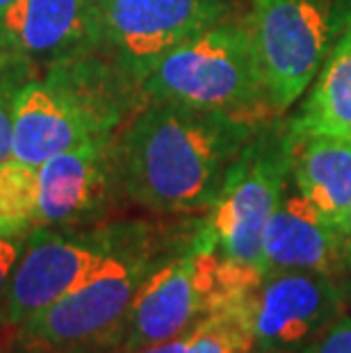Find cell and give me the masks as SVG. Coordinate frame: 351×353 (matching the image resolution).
<instances>
[{
	"mask_svg": "<svg viewBox=\"0 0 351 353\" xmlns=\"http://www.w3.org/2000/svg\"><path fill=\"white\" fill-rule=\"evenodd\" d=\"M260 123L146 101L117 132V171L123 199L155 214L208 212L230 164Z\"/></svg>",
	"mask_w": 351,
	"mask_h": 353,
	"instance_id": "cell-1",
	"label": "cell"
},
{
	"mask_svg": "<svg viewBox=\"0 0 351 353\" xmlns=\"http://www.w3.org/2000/svg\"><path fill=\"white\" fill-rule=\"evenodd\" d=\"M144 103L137 80L103 52L50 64L17 94L12 160L39 167L92 137L117 134Z\"/></svg>",
	"mask_w": 351,
	"mask_h": 353,
	"instance_id": "cell-2",
	"label": "cell"
},
{
	"mask_svg": "<svg viewBox=\"0 0 351 353\" xmlns=\"http://www.w3.org/2000/svg\"><path fill=\"white\" fill-rule=\"evenodd\" d=\"M199 226L201 221L188 235L171 237L144 223L87 281L21 326V337L73 353H114L126 314L141 285L169 255L192 242Z\"/></svg>",
	"mask_w": 351,
	"mask_h": 353,
	"instance_id": "cell-3",
	"label": "cell"
},
{
	"mask_svg": "<svg viewBox=\"0 0 351 353\" xmlns=\"http://www.w3.org/2000/svg\"><path fill=\"white\" fill-rule=\"evenodd\" d=\"M146 101L265 121L272 110L246 21L226 19L192 37L139 76Z\"/></svg>",
	"mask_w": 351,
	"mask_h": 353,
	"instance_id": "cell-4",
	"label": "cell"
},
{
	"mask_svg": "<svg viewBox=\"0 0 351 353\" xmlns=\"http://www.w3.org/2000/svg\"><path fill=\"white\" fill-rule=\"evenodd\" d=\"M263 272L223 258L203 232L146 278L126 314L114 353H135L188 333L201 319L249 294Z\"/></svg>",
	"mask_w": 351,
	"mask_h": 353,
	"instance_id": "cell-5",
	"label": "cell"
},
{
	"mask_svg": "<svg viewBox=\"0 0 351 353\" xmlns=\"http://www.w3.org/2000/svg\"><path fill=\"white\" fill-rule=\"evenodd\" d=\"M290 164L292 132L288 119H267L230 164L219 196L201 219L203 232L223 258L263 272V232L292 183Z\"/></svg>",
	"mask_w": 351,
	"mask_h": 353,
	"instance_id": "cell-6",
	"label": "cell"
},
{
	"mask_svg": "<svg viewBox=\"0 0 351 353\" xmlns=\"http://www.w3.org/2000/svg\"><path fill=\"white\" fill-rule=\"evenodd\" d=\"M141 226L144 221L96 223L85 228H32L7 292L5 326L21 328L39 317L46 307L87 281L103 260L130 242Z\"/></svg>",
	"mask_w": 351,
	"mask_h": 353,
	"instance_id": "cell-7",
	"label": "cell"
},
{
	"mask_svg": "<svg viewBox=\"0 0 351 353\" xmlns=\"http://www.w3.org/2000/svg\"><path fill=\"white\" fill-rule=\"evenodd\" d=\"M276 114L308 92L333 46V17L322 0H251L246 17Z\"/></svg>",
	"mask_w": 351,
	"mask_h": 353,
	"instance_id": "cell-8",
	"label": "cell"
},
{
	"mask_svg": "<svg viewBox=\"0 0 351 353\" xmlns=\"http://www.w3.org/2000/svg\"><path fill=\"white\" fill-rule=\"evenodd\" d=\"M345 278L272 272L242 299L256 353H299L347 314Z\"/></svg>",
	"mask_w": 351,
	"mask_h": 353,
	"instance_id": "cell-9",
	"label": "cell"
},
{
	"mask_svg": "<svg viewBox=\"0 0 351 353\" xmlns=\"http://www.w3.org/2000/svg\"><path fill=\"white\" fill-rule=\"evenodd\" d=\"M228 14V0H101V52L139 85L155 59Z\"/></svg>",
	"mask_w": 351,
	"mask_h": 353,
	"instance_id": "cell-10",
	"label": "cell"
},
{
	"mask_svg": "<svg viewBox=\"0 0 351 353\" xmlns=\"http://www.w3.org/2000/svg\"><path fill=\"white\" fill-rule=\"evenodd\" d=\"M119 199L117 134L92 137L37 167V226H96Z\"/></svg>",
	"mask_w": 351,
	"mask_h": 353,
	"instance_id": "cell-11",
	"label": "cell"
},
{
	"mask_svg": "<svg viewBox=\"0 0 351 353\" xmlns=\"http://www.w3.org/2000/svg\"><path fill=\"white\" fill-rule=\"evenodd\" d=\"M101 52V0H14L0 12V62L50 66Z\"/></svg>",
	"mask_w": 351,
	"mask_h": 353,
	"instance_id": "cell-12",
	"label": "cell"
},
{
	"mask_svg": "<svg viewBox=\"0 0 351 353\" xmlns=\"http://www.w3.org/2000/svg\"><path fill=\"white\" fill-rule=\"evenodd\" d=\"M260 269L263 276L272 272H319L345 278V239L317 205L299 192H288L265 226Z\"/></svg>",
	"mask_w": 351,
	"mask_h": 353,
	"instance_id": "cell-13",
	"label": "cell"
},
{
	"mask_svg": "<svg viewBox=\"0 0 351 353\" xmlns=\"http://www.w3.org/2000/svg\"><path fill=\"white\" fill-rule=\"evenodd\" d=\"M290 174L297 192L340 228L351 210V139L292 132Z\"/></svg>",
	"mask_w": 351,
	"mask_h": 353,
	"instance_id": "cell-14",
	"label": "cell"
},
{
	"mask_svg": "<svg viewBox=\"0 0 351 353\" xmlns=\"http://www.w3.org/2000/svg\"><path fill=\"white\" fill-rule=\"evenodd\" d=\"M294 134L351 139V12L299 112L288 119Z\"/></svg>",
	"mask_w": 351,
	"mask_h": 353,
	"instance_id": "cell-15",
	"label": "cell"
},
{
	"mask_svg": "<svg viewBox=\"0 0 351 353\" xmlns=\"http://www.w3.org/2000/svg\"><path fill=\"white\" fill-rule=\"evenodd\" d=\"M37 216V167L0 164V237H26Z\"/></svg>",
	"mask_w": 351,
	"mask_h": 353,
	"instance_id": "cell-16",
	"label": "cell"
},
{
	"mask_svg": "<svg viewBox=\"0 0 351 353\" xmlns=\"http://www.w3.org/2000/svg\"><path fill=\"white\" fill-rule=\"evenodd\" d=\"M253 342L242 314V301L201 319L185 353H251Z\"/></svg>",
	"mask_w": 351,
	"mask_h": 353,
	"instance_id": "cell-17",
	"label": "cell"
},
{
	"mask_svg": "<svg viewBox=\"0 0 351 353\" xmlns=\"http://www.w3.org/2000/svg\"><path fill=\"white\" fill-rule=\"evenodd\" d=\"M32 78L30 69L19 64L0 62V164L12 160L14 137V103L21 85Z\"/></svg>",
	"mask_w": 351,
	"mask_h": 353,
	"instance_id": "cell-18",
	"label": "cell"
},
{
	"mask_svg": "<svg viewBox=\"0 0 351 353\" xmlns=\"http://www.w3.org/2000/svg\"><path fill=\"white\" fill-rule=\"evenodd\" d=\"M299 353H351V312L342 314L331 328Z\"/></svg>",
	"mask_w": 351,
	"mask_h": 353,
	"instance_id": "cell-19",
	"label": "cell"
},
{
	"mask_svg": "<svg viewBox=\"0 0 351 353\" xmlns=\"http://www.w3.org/2000/svg\"><path fill=\"white\" fill-rule=\"evenodd\" d=\"M26 237H0V324L3 326H5L3 314H5L7 292H10V283L14 269H17V262L21 258V253H23Z\"/></svg>",
	"mask_w": 351,
	"mask_h": 353,
	"instance_id": "cell-20",
	"label": "cell"
},
{
	"mask_svg": "<svg viewBox=\"0 0 351 353\" xmlns=\"http://www.w3.org/2000/svg\"><path fill=\"white\" fill-rule=\"evenodd\" d=\"M197 328V326H194ZM194 328L188 330V333L174 337V340H167V342H160V344H153V347H146V349H139L135 353H185L190 347V340H192V333Z\"/></svg>",
	"mask_w": 351,
	"mask_h": 353,
	"instance_id": "cell-21",
	"label": "cell"
},
{
	"mask_svg": "<svg viewBox=\"0 0 351 353\" xmlns=\"http://www.w3.org/2000/svg\"><path fill=\"white\" fill-rule=\"evenodd\" d=\"M342 239H345V262H347V274H351V210L349 214L340 223Z\"/></svg>",
	"mask_w": 351,
	"mask_h": 353,
	"instance_id": "cell-22",
	"label": "cell"
},
{
	"mask_svg": "<svg viewBox=\"0 0 351 353\" xmlns=\"http://www.w3.org/2000/svg\"><path fill=\"white\" fill-rule=\"evenodd\" d=\"M19 353H73V351H64V349L48 347V344H39V342L23 340V349H21Z\"/></svg>",
	"mask_w": 351,
	"mask_h": 353,
	"instance_id": "cell-23",
	"label": "cell"
},
{
	"mask_svg": "<svg viewBox=\"0 0 351 353\" xmlns=\"http://www.w3.org/2000/svg\"><path fill=\"white\" fill-rule=\"evenodd\" d=\"M345 296H347V307L351 312V274L345 276Z\"/></svg>",
	"mask_w": 351,
	"mask_h": 353,
	"instance_id": "cell-24",
	"label": "cell"
},
{
	"mask_svg": "<svg viewBox=\"0 0 351 353\" xmlns=\"http://www.w3.org/2000/svg\"><path fill=\"white\" fill-rule=\"evenodd\" d=\"M12 3H14V0H0V12H3L5 7H10Z\"/></svg>",
	"mask_w": 351,
	"mask_h": 353,
	"instance_id": "cell-25",
	"label": "cell"
},
{
	"mask_svg": "<svg viewBox=\"0 0 351 353\" xmlns=\"http://www.w3.org/2000/svg\"><path fill=\"white\" fill-rule=\"evenodd\" d=\"M251 353H256V351H251Z\"/></svg>",
	"mask_w": 351,
	"mask_h": 353,
	"instance_id": "cell-26",
	"label": "cell"
}]
</instances>
